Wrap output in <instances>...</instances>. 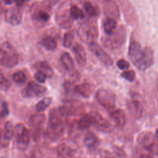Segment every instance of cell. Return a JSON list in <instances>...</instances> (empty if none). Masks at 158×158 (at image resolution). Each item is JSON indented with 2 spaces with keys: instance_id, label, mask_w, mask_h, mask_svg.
I'll list each match as a JSON object with an SVG mask.
<instances>
[{
  "instance_id": "obj_1",
  "label": "cell",
  "mask_w": 158,
  "mask_h": 158,
  "mask_svg": "<svg viewBox=\"0 0 158 158\" xmlns=\"http://www.w3.org/2000/svg\"><path fill=\"white\" fill-rule=\"evenodd\" d=\"M128 57L135 66L140 70L149 68L154 62V52L149 47L142 48L139 42L131 40L128 48Z\"/></svg>"
},
{
  "instance_id": "obj_2",
  "label": "cell",
  "mask_w": 158,
  "mask_h": 158,
  "mask_svg": "<svg viewBox=\"0 0 158 158\" xmlns=\"http://www.w3.org/2000/svg\"><path fill=\"white\" fill-rule=\"evenodd\" d=\"M69 116L62 106L52 109L49 113L47 136L51 140L59 139L64 131V122Z\"/></svg>"
},
{
  "instance_id": "obj_3",
  "label": "cell",
  "mask_w": 158,
  "mask_h": 158,
  "mask_svg": "<svg viewBox=\"0 0 158 158\" xmlns=\"http://www.w3.org/2000/svg\"><path fill=\"white\" fill-rule=\"evenodd\" d=\"M126 36L125 28L123 25H120L112 35L104 36L102 40V42L107 49L111 50L117 49L120 48L124 44Z\"/></svg>"
},
{
  "instance_id": "obj_4",
  "label": "cell",
  "mask_w": 158,
  "mask_h": 158,
  "mask_svg": "<svg viewBox=\"0 0 158 158\" xmlns=\"http://www.w3.org/2000/svg\"><path fill=\"white\" fill-rule=\"evenodd\" d=\"M19 62V56L13 47L7 42L0 48V64L6 68L15 67Z\"/></svg>"
},
{
  "instance_id": "obj_5",
  "label": "cell",
  "mask_w": 158,
  "mask_h": 158,
  "mask_svg": "<svg viewBox=\"0 0 158 158\" xmlns=\"http://www.w3.org/2000/svg\"><path fill=\"white\" fill-rule=\"evenodd\" d=\"M78 35L80 38L88 44L96 42L99 35L98 28L95 22L93 21L85 22L78 28Z\"/></svg>"
},
{
  "instance_id": "obj_6",
  "label": "cell",
  "mask_w": 158,
  "mask_h": 158,
  "mask_svg": "<svg viewBox=\"0 0 158 158\" xmlns=\"http://www.w3.org/2000/svg\"><path fill=\"white\" fill-rule=\"evenodd\" d=\"M139 145L144 150L152 154L158 152V142L154 134L149 131L141 132L137 138Z\"/></svg>"
},
{
  "instance_id": "obj_7",
  "label": "cell",
  "mask_w": 158,
  "mask_h": 158,
  "mask_svg": "<svg viewBox=\"0 0 158 158\" xmlns=\"http://www.w3.org/2000/svg\"><path fill=\"white\" fill-rule=\"evenodd\" d=\"M48 6L40 4L39 2H34L30 8V14L32 20L37 24H44L50 19L51 15L49 12Z\"/></svg>"
},
{
  "instance_id": "obj_8",
  "label": "cell",
  "mask_w": 158,
  "mask_h": 158,
  "mask_svg": "<svg viewBox=\"0 0 158 158\" xmlns=\"http://www.w3.org/2000/svg\"><path fill=\"white\" fill-rule=\"evenodd\" d=\"M96 98L98 102L105 109L110 110L115 107L116 96L110 89L101 88L96 91Z\"/></svg>"
},
{
  "instance_id": "obj_9",
  "label": "cell",
  "mask_w": 158,
  "mask_h": 158,
  "mask_svg": "<svg viewBox=\"0 0 158 158\" xmlns=\"http://www.w3.org/2000/svg\"><path fill=\"white\" fill-rule=\"evenodd\" d=\"M17 146L20 150H25L30 143V133L27 128L22 123H18L14 128V133Z\"/></svg>"
},
{
  "instance_id": "obj_10",
  "label": "cell",
  "mask_w": 158,
  "mask_h": 158,
  "mask_svg": "<svg viewBox=\"0 0 158 158\" xmlns=\"http://www.w3.org/2000/svg\"><path fill=\"white\" fill-rule=\"evenodd\" d=\"M144 99L138 94H133L127 102L128 110L135 118H140L144 112Z\"/></svg>"
},
{
  "instance_id": "obj_11",
  "label": "cell",
  "mask_w": 158,
  "mask_h": 158,
  "mask_svg": "<svg viewBox=\"0 0 158 158\" xmlns=\"http://www.w3.org/2000/svg\"><path fill=\"white\" fill-rule=\"evenodd\" d=\"M46 87L35 81H30L22 91L25 98H34L42 96L46 92Z\"/></svg>"
},
{
  "instance_id": "obj_12",
  "label": "cell",
  "mask_w": 158,
  "mask_h": 158,
  "mask_svg": "<svg viewBox=\"0 0 158 158\" xmlns=\"http://www.w3.org/2000/svg\"><path fill=\"white\" fill-rule=\"evenodd\" d=\"M88 47L91 52L104 65L107 66L112 65L113 60L111 57L97 43H91L88 44Z\"/></svg>"
},
{
  "instance_id": "obj_13",
  "label": "cell",
  "mask_w": 158,
  "mask_h": 158,
  "mask_svg": "<svg viewBox=\"0 0 158 158\" xmlns=\"http://www.w3.org/2000/svg\"><path fill=\"white\" fill-rule=\"evenodd\" d=\"M89 115L92 120V125H93L96 129L105 133H110L112 131L111 124L99 114L96 112H91L89 113Z\"/></svg>"
},
{
  "instance_id": "obj_14",
  "label": "cell",
  "mask_w": 158,
  "mask_h": 158,
  "mask_svg": "<svg viewBox=\"0 0 158 158\" xmlns=\"http://www.w3.org/2000/svg\"><path fill=\"white\" fill-rule=\"evenodd\" d=\"M62 107L66 110L69 116H78L84 112L83 104L76 99H69L64 102Z\"/></svg>"
},
{
  "instance_id": "obj_15",
  "label": "cell",
  "mask_w": 158,
  "mask_h": 158,
  "mask_svg": "<svg viewBox=\"0 0 158 158\" xmlns=\"http://www.w3.org/2000/svg\"><path fill=\"white\" fill-rule=\"evenodd\" d=\"M56 22L60 28H70L73 24V19L70 14V9H59L56 15Z\"/></svg>"
},
{
  "instance_id": "obj_16",
  "label": "cell",
  "mask_w": 158,
  "mask_h": 158,
  "mask_svg": "<svg viewBox=\"0 0 158 158\" xmlns=\"http://www.w3.org/2000/svg\"><path fill=\"white\" fill-rule=\"evenodd\" d=\"M4 19L6 22L12 25H17L22 21V14L20 7L17 6L7 8L5 11Z\"/></svg>"
},
{
  "instance_id": "obj_17",
  "label": "cell",
  "mask_w": 158,
  "mask_h": 158,
  "mask_svg": "<svg viewBox=\"0 0 158 158\" xmlns=\"http://www.w3.org/2000/svg\"><path fill=\"white\" fill-rule=\"evenodd\" d=\"M72 52L78 64L80 66L85 65L87 61V57L83 46L79 43H76L72 47Z\"/></svg>"
},
{
  "instance_id": "obj_18",
  "label": "cell",
  "mask_w": 158,
  "mask_h": 158,
  "mask_svg": "<svg viewBox=\"0 0 158 158\" xmlns=\"http://www.w3.org/2000/svg\"><path fill=\"white\" fill-rule=\"evenodd\" d=\"M110 117L117 127L123 128L127 122L126 115L122 109H118L112 110L110 114Z\"/></svg>"
},
{
  "instance_id": "obj_19",
  "label": "cell",
  "mask_w": 158,
  "mask_h": 158,
  "mask_svg": "<svg viewBox=\"0 0 158 158\" xmlns=\"http://www.w3.org/2000/svg\"><path fill=\"white\" fill-rule=\"evenodd\" d=\"M94 89V87L92 84L88 83H83L79 85H77L75 86V91L79 94L80 96L88 98L93 94Z\"/></svg>"
},
{
  "instance_id": "obj_20",
  "label": "cell",
  "mask_w": 158,
  "mask_h": 158,
  "mask_svg": "<svg viewBox=\"0 0 158 158\" xmlns=\"http://www.w3.org/2000/svg\"><path fill=\"white\" fill-rule=\"evenodd\" d=\"M106 13L108 17L112 19H118L120 15V11L118 5L114 1H107L105 4Z\"/></svg>"
},
{
  "instance_id": "obj_21",
  "label": "cell",
  "mask_w": 158,
  "mask_h": 158,
  "mask_svg": "<svg viewBox=\"0 0 158 158\" xmlns=\"http://www.w3.org/2000/svg\"><path fill=\"white\" fill-rule=\"evenodd\" d=\"M46 117L44 114H35L32 115L29 119V125L31 127L39 128L44 123Z\"/></svg>"
},
{
  "instance_id": "obj_22",
  "label": "cell",
  "mask_w": 158,
  "mask_h": 158,
  "mask_svg": "<svg viewBox=\"0 0 158 158\" xmlns=\"http://www.w3.org/2000/svg\"><path fill=\"white\" fill-rule=\"evenodd\" d=\"M60 62L64 68L67 71H72L75 69L74 62L69 52H65L60 56Z\"/></svg>"
},
{
  "instance_id": "obj_23",
  "label": "cell",
  "mask_w": 158,
  "mask_h": 158,
  "mask_svg": "<svg viewBox=\"0 0 158 158\" xmlns=\"http://www.w3.org/2000/svg\"><path fill=\"white\" fill-rule=\"evenodd\" d=\"M103 27L104 32L107 35H112L117 28V20L114 19L107 17L104 22Z\"/></svg>"
},
{
  "instance_id": "obj_24",
  "label": "cell",
  "mask_w": 158,
  "mask_h": 158,
  "mask_svg": "<svg viewBox=\"0 0 158 158\" xmlns=\"http://www.w3.org/2000/svg\"><path fill=\"white\" fill-rule=\"evenodd\" d=\"M74 151L66 144H61L58 148L59 158H72Z\"/></svg>"
},
{
  "instance_id": "obj_25",
  "label": "cell",
  "mask_w": 158,
  "mask_h": 158,
  "mask_svg": "<svg viewBox=\"0 0 158 158\" xmlns=\"http://www.w3.org/2000/svg\"><path fill=\"white\" fill-rule=\"evenodd\" d=\"M92 125V120L89 114L82 115L81 117L77 122V128L80 130H85Z\"/></svg>"
},
{
  "instance_id": "obj_26",
  "label": "cell",
  "mask_w": 158,
  "mask_h": 158,
  "mask_svg": "<svg viewBox=\"0 0 158 158\" xmlns=\"http://www.w3.org/2000/svg\"><path fill=\"white\" fill-rule=\"evenodd\" d=\"M41 44L48 51H54L57 48V43L54 38L50 36H46L41 40Z\"/></svg>"
},
{
  "instance_id": "obj_27",
  "label": "cell",
  "mask_w": 158,
  "mask_h": 158,
  "mask_svg": "<svg viewBox=\"0 0 158 158\" xmlns=\"http://www.w3.org/2000/svg\"><path fill=\"white\" fill-rule=\"evenodd\" d=\"M36 68L37 70L44 73L48 78L51 77L54 73L52 67L46 61H41L38 62L36 64Z\"/></svg>"
},
{
  "instance_id": "obj_28",
  "label": "cell",
  "mask_w": 158,
  "mask_h": 158,
  "mask_svg": "<svg viewBox=\"0 0 158 158\" xmlns=\"http://www.w3.org/2000/svg\"><path fill=\"white\" fill-rule=\"evenodd\" d=\"M99 140L98 137L91 132H88L84 138V143L88 148H93L98 144Z\"/></svg>"
},
{
  "instance_id": "obj_29",
  "label": "cell",
  "mask_w": 158,
  "mask_h": 158,
  "mask_svg": "<svg viewBox=\"0 0 158 158\" xmlns=\"http://www.w3.org/2000/svg\"><path fill=\"white\" fill-rule=\"evenodd\" d=\"M83 6L86 12L90 16L96 17L98 15L99 10L98 6L93 4L89 1H86L83 4Z\"/></svg>"
},
{
  "instance_id": "obj_30",
  "label": "cell",
  "mask_w": 158,
  "mask_h": 158,
  "mask_svg": "<svg viewBox=\"0 0 158 158\" xmlns=\"http://www.w3.org/2000/svg\"><path fill=\"white\" fill-rule=\"evenodd\" d=\"M70 14L73 19H82L85 17V13L81 9L76 5L71 6L70 8Z\"/></svg>"
},
{
  "instance_id": "obj_31",
  "label": "cell",
  "mask_w": 158,
  "mask_h": 158,
  "mask_svg": "<svg viewBox=\"0 0 158 158\" xmlns=\"http://www.w3.org/2000/svg\"><path fill=\"white\" fill-rule=\"evenodd\" d=\"M52 102V98L46 97L40 100L36 105V110L38 112H42L45 110L51 104Z\"/></svg>"
},
{
  "instance_id": "obj_32",
  "label": "cell",
  "mask_w": 158,
  "mask_h": 158,
  "mask_svg": "<svg viewBox=\"0 0 158 158\" xmlns=\"http://www.w3.org/2000/svg\"><path fill=\"white\" fill-rule=\"evenodd\" d=\"M75 38V33L73 31H69L64 35L63 46L65 48H70L72 46Z\"/></svg>"
},
{
  "instance_id": "obj_33",
  "label": "cell",
  "mask_w": 158,
  "mask_h": 158,
  "mask_svg": "<svg viewBox=\"0 0 158 158\" xmlns=\"http://www.w3.org/2000/svg\"><path fill=\"white\" fill-rule=\"evenodd\" d=\"M3 133L5 138L10 141L14 133V129L13 128L12 123L10 121H7L4 125V127L3 129Z\"/></svg>"
},
{
  "instance_id": "obj_34",
  "label": "cell",
  "mask_w": 158,
  "mask_h": 158,
  "mask_svg": "<svg viewBox=\"0 0 158 158\" xmlns=\"http://www.w3.org/2000/svg\"><path fill=\"white\" fill-rule=\"evenodd\" d=\"M11 83L4 74L0 72V90L7 91L10 88Z\"/></svg>"
},
{
  "instance_id": "obj_35",
  "label": "cell",
  "mask_w": 158,
  "mask_h": 158,
  "mask_svg": "<svg viewBox=\"0 0 158 158\" xmlns=\"http://www.w3.org/2000/svg\"><path fill=\"white\" fill-rule=\"evenodd\" d=\"M12 80L13 81L17 84H23L27 80V76L25 73L22 71L19 70L15 72L12 75Z\"/></svg>"
},
{
  "instance_id": "obj_36",
  "label": "cell",
  "mask_w": 158,
  "mask_h": 158,
  "mask_svg": "<svg viewBox=\"0 0 158 158\" xmlns=\"http://www.w3.org/2000/svg\"><path fill=\"white\" fill-rule=\"evenodd\" d=\"M121 77L125 78L126 80L128 81H133L135 79V73L132 70H128L123 72L121 74Z\"/></svg>"
},
{
  "instance_id": "obj_37",
  "label": "cell",
  "mask_w": 158,
  "mask_h": 158,
  "mask_svg": "<svg viewBox=\"0 0 158 158\" xmlns=\"http://www.w3.org/2000/svg\"><path fill=\"white\" fill-rule=\"evenodd\" d=\"M34 77H35V80L40 83H45V81H46V79L48 78L47 76L44 73H43L41 71H38V70H37L35 72V73L34 75Z\"/></svg>"
},
{
  "instance_id": "obj_38",
  "label": "cell",
  "mask_w": 158,
  "mask_h": 158,
  "mask_svg": "<svg viewBox=\"0 0 158 158\" xmlns=\"http://www.w3.org/2000/svg\"><path fill=\"white\" fill-rule=\"evenodd\" d=\"M10 141L7 140L3 133V130H0V148H6L9 146Z\"/></svg>"
},
{
  "instance_id": "obj_39",
  "label": "cell",
  "mask_w": 158,
  "mask_h": 158,
  "mask_svg": "<svg viewBox=\"0 0 158 158\" xmlns=\"http://www.w3.org/2000/svg\"><path fill=\"white\" fill-rule=\"evenodd\" d=\"M117 67L121 69V70H125L128 69V67H130V64L125 59H120L117 62Z\"/></svg>"
},
{
  "instance_id": "obj_40",
  "label": "cell",
  "mask_w": 158,
  "mask_h": 158,
  "mask_svg": "<svg viewBox=\"0 0 158 158\" xmlns=\"http://www.w3.org/2000/svg\"><path fill=\"white\" fill-rule=\"evenodd\" d=\"M1 114L2 115V117L4 118L6 117H7L9 114V106H8V104L5 102V101H3L1 104Z\"/></svg>"
},
{
  "instance_id": "obj_41",
  "label": "cell",
  "mask_w": 158,
  "mask_h": 158,
  "mask_svg": "<svg viewBox=\"0 0 158 158\" xmlns=\"http://www.w3.org/2000/svg\"><path fill=\"white\" fill-rule=\"evenodd\" d=\"M2 9H3V7H2V4H1V2L0 1V14L2 12Z\"/></svg>"
},
{
  "instance_id": "obj_42",
  "label": "cell",
  "mask_w": 158,
  "mask_h": 158,
  "mask_svg": "<svg viewBox=\"0 0 158 158\" xmlns=\"http://www.w3.org/2000/svg\"><path fill=\"white\" fill-rule=\"evenodd\" d=\"M4 2H5L6 4H12L13 2H12V1H4Z\"/></svg>"
},
{
  "instance_id": "obj_43",
  "label": "cell",
  "mask_w": 158,
  "mask_h": 158,
  "mask_svg": "<svg viewBox=\"0 0 158 158\" xmlns=\"http://www.w3.org/2000/svg\"><path fill=\"white\" fill-rule=\"evenodd\" d=\"M156 136L157 139H158V128L156 130Z\"/></svg>"
},
{
  "instance_id": "obj_44",
  "label": "cell",
  "mask_w": 158,
  "mask_h": 158,
  "mask_svg": "<svg viewBox=\"0 0 158 158\" xmlns=\"http://www.w3.org/2000/svg\"><path fill=\"white\" fill-rule=\"evenodd\" d=\"M141 158H151V157H149V156H148H148H144V157L143 156V157H141Z\"/></svg>"
},
{
  "instance_id": "obj_45",
  "label": "cell",
  "mask_w": 158,
  "mask_h": 158,
  "mask_svg": "<svg viewBox=\"0 0 158 158\" xmlns=\"http://www.w3.org/2000/svg\"><path fill=\"white\" fill-rule=\"evenodd\" d=\"M156 85H157V90H158V78L157 80V84H156Z\"/></svg>"
},
{
  "instance_id": "obj_46",
  "label": "cell",
  "mask_w": 158,
  "mask_h": 158,
  "mask_svg": "<svg viewBox=\"0 0 158 158\" xmlns=\"http://www.w3.org/2000/svg\"><path fill=\"white\" fill-rule=\"evenodd\" d=\"M1 158H2V157H1Z\"/></svg>"
}]
</instances>
